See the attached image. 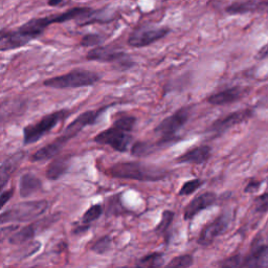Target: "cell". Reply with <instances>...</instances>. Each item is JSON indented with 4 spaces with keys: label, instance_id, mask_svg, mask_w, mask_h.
<instances>
[{
    "label": "cell",
    "instance_id": "obj_31",
    "mask_svg": "<svg viewBox=\"0 0 268 268\" xmlns=\"http://www.w3.org/2000/svg\"><path fill=\"white\" fill-rule=\"evenodd\" d=\"M136 124V117L132 115H124L122 117H118L114 121L113 125L117 126L124 130H127L129 132H132L134 130Z\"/></svg>",
    "mask_w": 268,
    "mask_h": 268
},
{
    "label": "cell",
    "instance_id": "obj_16",
    "mask_svg": "<svg viewBox=\"0 0 268 268\" xmlns=\"http://www.w3.org/2000/svg\"><path fill=\"white\" fill-rule=\"evenodd\" d=\"M212 155V148L208 145H202L190 149L185 153L175 159L177 163H193V165H202L210 159Z\"/></svg>",
    "mask_w": 268,
    "mask_h": 268
},
{
    "label": "cell",
    "instance_id": "obj_30",
    "mask_svg": "<svg viewBox=\"0 0 268 268\" xmlns=\"http://www.w3.org/2000/svg\"><path fill=\"white\" fill-rule=\"evenodd\" d=\"M203 182L204 181L202 179H200V178H195V179H192V180H189L187 182H184L182 184L181 189L179 190V193H178V195H179V196L191 195L194 192H196L200 187H202Z\"/></svg>",
    "mask_w": 268,
    "mask_h": 268
},
{
    "label": "cell",
    "instance_id": "obj_36",
    "mask_svg": "<svg viewBox=\"0 0 268 268\" xmlns=\"http://www.w3.org/2000/svg\"><path fill=\"white\" fill-rule=\"evenodd\" d=\"M89 228H90V224H86V223H83V224H81V225L74 226L72 229V234L73 235H81L83 233H86Z\"/></svg>",
    "mask_w": 268,
    "mask_h": 268
},
{
    "label": "cell",
    "instance_id": "obj_8",
    "mask_svg": "<svg viewBox=\"0 0 268 268\" xmlns=\"http://www.w3.org/2000/svg\"><path fill=\"white\" fill-rule=\"evenodd\" d=\"M131 133L132 132L112 125V127L96 134L93 137V141L99 145L109 146L116 152L125 153L128 151V148L133 140Z\"/></svg>",
    "mask_w": 268,
    "mask_h": 268
},
{
    "label": "cell",
    "instance_id": "obj_19",
    "mask_svg": "<svg viewBox=\"0 0 268 268\" xmlns=\"http://www.w3.org/2000/svg\"><path fill=\"white\" fill-rule=\"evenodd\" d=\"M42 190V181L40 178L32 173L23 174L19 180V195L21 198L31 197L37 192Z\"/></svg>",
    "mask_w": 268,
    "mask_h": 268
},
{
    "label": "cell",
    "instance_id": "obj_32",
    "mask_svg": "<svg viewBox=\"0 0 268 268\" xmlns=\"http://www.w3.org/2000/svg\"><path fill=\"white\" fill-rule=\"evenodd\" d=\"M194 264V257L192 255H181L173 258L167 264V267H190Z\"/></svg>",
    "mask_w": 268,
    "mask_h": 268
},
{
    "label": "cell",
    "instance_id": "obj_28",
    "mask_svg": "<svg viewBox=\"0 0 268 268\" xmlns=\"http://www.w3.org/2000/svg\"><path fill=\"white\" fill-rule=\"evenodd\" d=\"M104 212V207L102 204L96 203L91 205L88 210L84 213L83 217H82V223H86V224H90L91 222L98 220L101 215Z\"/></svg>",
    "mask_w": 268,
    "mask_h": 268
},
{
    "label": "cell",
    "instance_id": "obj_25",
    "mask_svg": "<svg viewBox=\"0 0 268 268\" xmlns=\"http://www.w3.org/2000/svg\"><path fill=\"white\" fill-rule=\"evenodd\" d=\"M122 194L114 195L110 197L107 201V207H106V216H120L123 214L127 213L126 208L123 206L121 201Z\"/></svg>",
    "mask_w": 268,
    "mask_h": 268
},
{
    "label": "cell",
    "instance_id": "obj_15",
    "mask_svg": "<svg viewBox=\"0 0 268 268\" xmlns=\"http://www.w3.org/2000/svg\"><path fill=\"white\" fill-rule=\"evenodd\" d=\"M26 154L25 151H18L10 155L2 161L1 167H0V189L1 191L4 190L6 183L9 182L15 171L18 169L21 162L26 157Z\"/></svg>",
    "mask_w": 268,
    "mask_h": 268
},
{
    "label": "cell",
    "instance_id": "obj_38",
    "mask_svg": "<svg viewBox=\"0 0 268 268\" xmlns=\"http://www.w3.org/2000/svg\"><path fill=\"white\" fill-rule=\"evenodd\" d=\"M260 188V181H250L247 185H246V188L244 189V191L246 192V193H251V192H255L257 191L258 189Z\"/></svg>",
    "mask_w": 268,
    "mask_h": 268
},
{
    "label": "cell",
    "instance_id": "obj_20",
    "mask_svg": "<svg viewBox=\"0 0 268 268\" xmlns=\"http://www.w3.org/2000/svg\"><path fill=\"white\" fill-rule=\"evenodd\" d=\"M25 45L26 43L21 38L16 29L15 31L2 29L1 31V35H0V50L1 51L17 49Z\"/></svg>",
    "mask_w": 268,
    "mask_h": 268
},
{
    "label": "cell",
    "instance_id": "obj_3",
    "mask_svg": "<svg viewBox=\"0 0 268 268\" xmlns=\"http://www.w3.org/2000/svg\"><path fill=\"white\" fill-rule=\"evenodd\" d=\"M101 80V76L95 71L87 69H73L62 76L49 78L43 82V85L55 89H69L92 86Z\"/></svg>",
    "mask_w": 268,
    "mask_h": 268
},
{
    "label": "cell",
    "instance_id": "obj_22",
    "mask_svg": "<svg viewBox=\"0 0 268 268\" xmlns=\"http://www.w3.org/2000/svg\"><path fill=\"white\" fill-rule=\"evenodd\" d=\"M62 147L59 145L56 140H53L50 144H47L40 148L38 151L35 152L32 156V161H45L48 159H53L59 155L62 150Z\"/></svg>",
    "mask_w": 268,
    "mask_h": 268
},
{
    "label": "cell",
    "instance_id": "obj_34",
    "mask_svg": "<svg viewBox=\"0 0 268 268\" xmlns=\"http://www.w3.org/2000/svg\"><path fill=\"white\" fill-rule=\"evenodd\" d=\"M255 205H256V211L258 213L268 212V193L256 198Z\"/></svg>",
    "mask_w": 268,
    "mask_h": 268
},
{
    "label": "cell",
    "instance_id": "obj_21",
    "mask_svg": "<svg viewBox=\"0 0 268 268\" xmlns=\"http://www.w3.org/2000/svg\"><path fill=\"white\" fill-rule=\"evenodd\" d=\"M166 148L159 140L155 141V143H150V141H136L134 143L131 148V154L135 157L141 158L150 156L151 154H154L161 149Z\"/></svg>",
    "mask_w": 268,
    "mask_h": 268
},
{
    "label": "cell",
    "instance_id": "obj_18",
    "mask_svg": "<svg viewBox=\"0 0 268 268\" xmlns=\"http://www.w3.org/2000/svg\"><path fill=\"white\" fill-rule=\"evenodd\" d=\"M71 163V155H61L50 161L46 171L45 176L49 180H58L67 171L69 170Z\"/></svg>",
    "mask_w": 268,
    "mask_h": 268
},
{
    "label": "cell",
    "instance_id": "obj_4",
    "mask_svg": "<svg viewBox=\"0 0 268 268\" xmlns=\"http://www.w3.org/2000/svg\"><path fill=\"white\" fill-rule=\"evenodd\" d=\"M191 115V110L188 107L178 109L173 114L169 115L156 126L154 132L159 135V141L165 146L169 147L176 143L177 133L179 132L184 125L188 123Z\"/></svg>",
    "mask_w": 268,
    "mask_h": 268
},
{
    "label": "cell",
    "instance_id": "obj_17",
    "mask_svg": "<svg viewBox=\"0 0 268 268\" xmlns=\"http://www.w3.org/2000/svg\"><path fill=\"white\" fill-rule=\"evenodd\" d=\"M242 267H268V246L262 244L252 245L251 251L243 258Z\"/></svg>",
    "mask_w": 268,
    "mask_h": 268
},
{
    "label": "cell",
    "instance_id": "obj_35",
    "mask_svg": "<svg viewBox=\"0 0 268 268\" xmlns=\"http://www.w3.org/2000/svg\"><path fill=\"white\" fill-rule=\"evenodd\" d=\"M14 194V190L10 189L6 191H1V196H0V201H1V207H4V205L6 204L7 201H9Z\"/></svg>",
    "mask_w": 268,
    "mask_h": 268
},
{
    "label": "cell",
    "instance_id": "obj_7",
    "mask_svg": "<svg viewBox=\"0 0 268 268\" xmlns=\"http://www.w3.org/2000/svg\"><path fill=\"white\" fill-rule=\"evenodd\" d=\"M108 107L110 106L102 107L98 110H88L83 113H81L80 115H78L76 120H73L68 126H67L65 130L63 131L62 135L57 137L55 140L63 148L70 139L76 137L82 130L87 127V126H92L98 122L101 115L105 112V110Z\"/></svg>",
    "mask_w": 268,
    "mask_h": 268
},
{
    "label": "cell",
    "instance_id": "obj_14",
    "mask_svg": "<svg viewBox=\"0 0 268 268\" xmlns=\"http://www.w3.org/2000/svg\"><path fill=\"white\" fill-rule=\"evenodd\" d=\"M247 88H244L241 86L230 87L208 96L207 103H210L211 105L215 106L228 105V104H232L241 100L243 96L247 93Z\"/></svg>",
    "mask_w": 268,
    "mask_h": 268
},
{
    "label": "cell",
    "instance_id": "obj_12",
    "mask_svg": "<svg viewBox=\"0 0 268 268\" xmlns=\"http://www.w3.org/2000/svg\"><path fill=\"white\" fill-rule=\"evenodd\" d=\"M57 220V218L54 217H46L45 219L37 221L33 224H29L23 228H21L18 232L13 234L9 238V242L13 245H17V244H23L29 240H32L33 238L36 237V235L38 234L39 230H42V226H46L48 227L51 223H54Z\"/></svg>",
    "mask_w": 268,
    "mask_h": 268
},
{
    "label": "cell",
    "instance_id": "obj_26",
    "mask_svg": "<svg viewBox=\"0 0 268 268\" xmlns=\"http://www.w3.org/2000/svg\"><path fill=\"white\" fill-rule=\"evenodd\" d=\"M174 217H175V213L174 212L168 211V210L163 211L162 214H161V220L157 224V226L155 227V232L157 234H159V235L167 237L168 230L170 229L171 224H172Z\"/></svg>",
    "mask_w": 268,
    "mask_h": 268
},
{
    "label": "cell",
    "instance_id": "obj_23",
    "mask_svg": "<svg viewBox=\"0 0 268 268\" xmlns=\"http://www.w3.org/2000/svg\"><path fill=\"white\" fill-rule=\"evenodd\" d=\"M258 0H247V1L235 2L226 7V12L230 15H239L258 12Z\"/></svg>",
    "mask_w": 268,
    "mask_h": 268
},
{
    "label": "cell",
    "instance_id": "obj_27",
    "mask_svg": "<svg viewBox=\"0 0 268 268\" xmlns=\"http://www.w3.org/2000/svg\"><path fill=\"white\" fill-rule=\"evenodd\" d=\"M112 247V239L109 235L103 236L96 240L91 246V251L96 255H106Z\"/></svg>",
    "mask_w": 268,
    "mask_h": 268
},
{
    "label": "cell",
    "instance_id": "obj_9",
    "mask_svg": "<svg viewBox=\"0 0 268 268\" xmlns=\"http://www.w3.org/2000/svg\"><path fill=\"white\" fill-rule=\"evenodd\" d=\"M170 33L169 27H156L151 25H141L133 29L128 37V44L132 47H146L158 41Z\"/></svg>",
    "mask_w": 268,
    "mask_h": 268
},
{
    "label": "cell",
    "instance_id": "obj_24",
    "mask_svg": "<svg viewBox=\"0 0 268 268\" xmlns=\"http://www.w3.org/2000/svg\"><path fill=\"white\" fill-rule=\"evenodd\" d=\"M165 265V255L159 251L151 252L137 260L135 266L137 267H161Z\"/></svg>",
    "mask_w": 268,
    "mask_h": 268
},
{
    "label": "cell",
    "instance_id": "obj_37",
    "mask_svg": "<svg viewBox=\"0 0 268 268\" xmlns=\"http://www.w3.org/2000/svg\"><path fill=\"white\" fill-rule=\"evenodd\" d=\"M267 57H268V43L260 48L258 54L256 55V59H258V60H263V59H266Z\"/></svg>",
    "mask_w": 268,
    "mask_h": 268
},
{
    "label": "cell",
    "instance_id": "obj_2",
    "mask_svg": "<svg viewBox=\"0 0 268 268\" xmlns=\"http://www.w3.org/2000/svg\"><path fill=\"white\" fill-rule=\"evenodd\" d=\"M48 208V202L46 200H35L24 201L17 204H14L7 210L3 211L0 215V223L11 222H27L40 217Z\"/></svg>",
    "mask_w": 268,
    "mask_h": 268
},
{
    "label": "cell",
    "instance_id": "obj_10",
    "mask_svg": "<svg viewBox=\"0 0 268 268\" xmlns=\"http://www.w3.org/2000/svg\"><path fill=\"white\" fill-rule=\"evenodd\" d=\"M230 223V215L228 213H223L217 218L213 220L201 230L197 239V243L201 246H208L211 245L217 237L224 234Z\"/></svg>",
    "mask_w": 268,
    "mask_h": 268
},
{
    "label": "cell",
    "instance_id": "obj_13",
    "mask_svg": "<svg viewBox=\"0 0 268 268\" xmlns=\"http://www.w3.org/2000/svg\"><path fill=\"white\" fill-rule=\"evenodd\" d=\"M217 201V195L213 192H205L196 196L194 199L190 201V203L184 207L183 210V219L192 220L194 219L200 212H202L205 208L214 205Z\"/></svg>",
    "mask_w": 268,
    "mask_h": 268
},
{
    "label": "cell",
    "instance_id": "obj_1",
    "mask_svg": "<svg viewBox=\"0 0 268 268\" xmlns=\"http://www.w3.org/2000/svg\"><path fill=\"white\" fill-rule=\"evenodd\" d=\"M108 173L111 177L141 182H156L166 179L169 172L166 169L139 161H122L111 166Z\"/></svg>",
    "mask_w": 268,
    "mask_h": 268
},
{
    "label": "cell",
    "instance_id": "obj_33",
    "mask_svg": "<svg viewBox=\"0 0 268 268\" xmlns=\"http://www.w3.org/2000/svg\"><path fill=\"white\" fill-rule=\"evenodd\" d=\"M243 258L244 257H242L241 255L232 256L225 260H223L222 262L219 263V266H221V267H242Z\"/></svg>",
    "mask_w": 268,
    "mask_h": 268
},
{
    "label": "cell",
    "instance_id": "obj_6",
    "mask_svg": "<svg viewBox=\"0 0 268 268\" xmlns=\"http://www.w3.org/2000/svg\"><path fill=\"white\" fill-rule=\"evenodd\" d=\"M86 59L89 61L116 64L118 68L123 70L129 69L134 65L128 54L112 46H95L88 51Z\"/></svg>",
    "mask_w": 268,
    "mask_h": 268
},
{
    "label": "cell",
    "instance_id": "obj_11",
    "mask_svg": "<svg viewBox=\"0 0 268 268\" xmlns=\"http://www.w3.org/2000/svg\"><path fill=\"white\" fill-rule=\"evenodd\" d=\"M252 115H254V111L251 109H242L235 111V112L229 113L224 117L216 120L210 126L208 131L215 133L216 135H221V134L226 132L230 128H233L234 126L249 120Z\"/></svg>",
    "mask_w": 268,
    "mask_h": 268
},
{
    "label": "cell",
    "instance_id": "obj_29",
    "mask_svg": "<svg viewBox=\"0 0 268 268\" xmlns=\"http://www.w3.org/2000/svg\"><path fill=\"white\" fill-rule=\"evenodd\" d=\"M105 37L101 34H87L83 36V38L81 40V46L84 47H95L99 46L105 41Z\"/></svg>",
    "mask_w": 268,
    "mask_h": 268
},
{
    "label": "cell",
    "instance_id": "obj_5",
    "mask_svg": "<svg viewBox=\"0 0 268 268\" xmlns=\"http://www.w3.org/2000/svg\"><path fill=\"white\" fill-rule=\"evenodd\" d=\"M71 112L72 111L68 109L58 110L47 115H44L38 122L27 125L23 129V145L28 146L37 143L53 130L65 117L70 115Z\"/></svg>",
    "mask_w": 268,
    "mask_h": 268
},
{
    "label": "cell",
    "instance_id": "obj_40",
    "mask_svg": "<svg viewBox=\"0 0 268 268\" xmlns=\"http://www.w3.org/2000/svg\"><path fill=\"white\" fill-rule=\"evenodd\" d=\"M62 1H63V0H48L47 3L50 6H57V5L60 4Z\"/></svg>",
    "mask_w": 268,
    "mask_h": 268
},
{
    "label": "cell",
    "instance_id": "obj_39",
    "mask_svg": "<svg viewBox=\"0 0 268 268\" xmlns=\"http://www.w3.org/2000/svg\"><path fill=\"white\" fill-rule=\"evenodd\" d=\"M258 12H266V13H268V0L258 2Z\"/></svg>",
    "mask_w": 268,
    "mask_h": 268
}]
</instances>
